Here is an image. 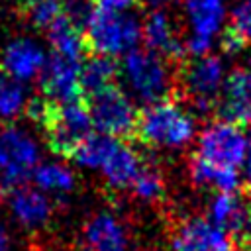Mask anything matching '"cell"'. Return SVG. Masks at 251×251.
Listing matches in <instances>:
<instances>
[{
  "label": "cell",
  "mask_w": 251,
  "mask_h": 251,
  "mask_svg": "<svg viewBox=\"0 0 251 251\" xmlns=\"http://www.w3.org/2000/svg\"><path fill=\"white\" fill-rule=\"evenodd\" d=\"M122 65L110 55H86L80 61V86L82 94H94L110 86H118Z\"/></svg>",
  "instance_id": "obj_14"
},
{
  "label": "cell",
  "mask_w": 251,
  "mask_h": 251,
  "mask_svg": "<svg viewBox=\"0 0 251 251\" xmlns=\"http://www.w3.org/2000/svg\"><path fill=\"white\" fill-rule=\"evenodd\" d=\"M222 84V63L214 55L182 59L175 73V96L192 98L198 108H210Z\"/></svg>",
  "instance_id": "obj_7"
},
{
  "label": "cell",
  "mask_w": 251,
  "mask_h": 251,
  "mask_svg": "<svg viewBox=\"0 0 251 251\" xmlns=\"http://www.w3.org/2000/svg\"><path fill=\"white\" fill-rule=\"evenodd\" d=\"M27 116L43 129L49 149L63 159H73L92 133V120L84 100L57 102L47 96H35L27 104Z\"/></svg>",
  "instance_id": "obj_1"
},
{
  "label": "cell",
  "mask_w": 251,
  "mask_h": 251,
  "mask_svg": "<svg viewBox=\"0 0 251 251\" xmlns=\"http://www.w3.org/2000/svg\"><path fill=\"white\" fill-rule=\"evenodd\" d=\"M247 147L249 139L245 137L243 129L220 120L210 124L200 133L198 151H194V155L212 167L237 171L239 165L247 159Z\"/></svg>",
  "instance_id": "obj_6"
},
{
  "label": "cell",
  "mask_w": 251,
  "mask_h": 251,
  "mask_svg": "<svg viewBox=\"0 0 251 251\" xmlns=\"http://www.w3.org/2000/svg\"><path fill=\"white\" fill-rule=\"evenodd\" d=\"M86 243L90 251H126L122 227L106 214H100L86 224Z\"/></svg>",
  "instance_id": "obj_18"
},
{
  "label": "cell",
  "mask_w": 251,
  "mask_h": 251,
  "mask_svg": "<svg viewBox=\"0 0 251 251\" xmlns=\"http://www.w3.org/2000/svg\"><path fill=\"white\" fill-rule=\"evenodd\" d=\"M33 178L39 186L51 190H69L73 186V175L61 165H43L33 171Z\"/></svg>",
  "instance_id": "obj_25"
},
{
  "label": "cell",
  "mask_w": 251,
  "mask_h": 251,
  "mask_svg": "<svg viewBox=\"0 0 251 251\" xmlns=\"http://www.w3.org/2000/svg\"><path fill=\"white\" fill-rule=\"evenodd\" d=\"M47 35H49L53 53L75 59V61H82L86 57L84 33L78 27H75L65 16H61L47 27Z\"/></svg>",
  "instance_id": "obj_16"
},
{
  "label": "cell",
  "mask_w": 251,
  "mask_h": 251,
  "mask_svg": "<svg viewBox=\"0 0 251 251\" xmlns=\"http://www.w3.org/2000/svg\"><path fill=\"white\" fill-rule=\"evenodd\" d=\"M218 116L222 122L233 126H249L251 124V71L235 69L227 75L222 84Z\"/></svg>",
  "instance_id": "obj_11"
},
{
  "label": "cell",
  "mask_w": 251,
  "mask_h": 251,
  "mask_svg": "<svg viewBox=\"0 0 251 251\" xmlns=\"http://www.w3.org/2000/svg\"><path fill=\"white\" fill-rule=\"evenodd\" d=\"M245 45H247L245 39H243L239 33H235L229 25L224 29V33H222V49H224L226 53H237V51H241Z\"/></svg>",
  "instance_id": "obj_28"
},
{
  "label": "cell",
  "mask_w": 251,
  "mask_h": 251,
  "mask_svg": "<svg viewBox=\"0 0 251 251\" xmlns=\"http://www.w3.org/2000/svg\"><path fill=\"white\" fill-rule=\"evenodd\" d=\"M175 251H233L229 237L214 224L192 218L184 224H178V229L173 237Z\"/></svg>",
  "instance_id": "obj_12"
},
{
  "label": "cell",
  "mask_w": 251,
  "mask_h": 251,
  "mask_svg": "<svg viewBox=\"0 0 251 251\" xmlns=\"http://www.w3.org/2000/svg\"><path fill=\"white\" fill-rule=\"evenodd\" d=\"M212 222L229 237L233 251H251V196L220 192L212 202Z\"/></svg>",
  "instance_id": "obj_8"
},
{
  "label": "cell",
  "mask_w": 251,
  "mask_h": 251,
  "mask_svg": "<svg viewBox=\"0 0 251 251\" xmlns=\"http://www.w3.org/2000/svg\"><path fill=\"white\" fill-rule=\"evenodd\" d=\"M96 6H102V8H108V10H122L126 6H131L135 2H141V0H94Z\"/></svg>",
  "instance_id": "obj_29"
},
{
  "label": "cell",
  "mask_w": 251,
  "mask_h": 251,
  "mask_svg": "<svg viewBox=\"0 0 251 251\" xmlns=\"http://www.w3.org/2000/svg\"><path fill=\"white\" fill-rule=\"evenodd\" d=\"M24 104V88L10 75H0V116L10 118L20 112Z\"/></svg>",
  "instance_id": "obj_24"
},
{
  "label": "cell",
  "mask_w": 251,
  "mask_h": 251,
  "mask_svg": "<svg viewBox=\"0 0 251 251\" xmlns=\"http://www.w3.org/2000/svg\"><path fill=\"white\" fill-rule=\"evenodd\" d=\"M0 251H8V235L0 226Z\"/></svg>",
  "instance_id": "obj_30"
},
{
  "label": "cell",
  "mask_w": 251,
  "mask_h": 251,
  "mask_svg": "<svg viewBox=\"0 0 251 251\" xmlns=\"http://www.w3.org/2000/svg\"><path fill=\"white\" fill-rule=\"evenodd\" d=\"M192 131V118L175 100H163L137 110L129 141L149 147H176L186 143Z\"/></svg>",
  "instance_id": "obj_2"
},
{
  "label": "cell",
  "mask_w": 251,
  "mask_h": 251,
  "mask_svg": "<svg viewBox=\"0 0 251 251\" xmlns=\"http://www.w3.org/2000/svg\"><path fill=\"white\" fill-rule=\"evenodd\" d=\"M186 10L194 25V33H196L194 37L212 41V35L218 31L226 16L222 0H188Z\"/></svg>",
  "instance_id": "obj_20"
},
{
  "label": "cell",
  "mask_w": 251,
  "mask_h": 251,
  "mask_svg": "<svg viewBox=\"0 0 251 251\" xmlns=\"http://www.w3.org/2000/svg\"><path fill=\"white\" fill-rule=\"evenodd\" d=\"M247 190H249V196H251V157H247Z\"/></svg>",
  "instance_id": "obj_31"
},
{
  "label": "cell",
  "mask_w": 251,
  "mask_h": 251,
  "mask_svg": "<svg viewBox=\"0 0 251 251\" xmlns=\"http://www.w3.org/2000/svg\"><path fill=\"white\" fill-rule=\"evenodd\" d=\"M104 175L110 178L112 184L116 186H131L139 169H141V161L137 157V153L124 143L118 141V145L114 147V151L108 155V159L102 165Z\"/></svg>",
  "instance_id": "obj_17"
},
{
  "label": "cell",
  "mask_w": 251,
  "mask_h": 251,
  "mask_svg": "<svg viewBox=\"0 0 251 251\" xmlns=\"http://www.w3.org/2000/svg\"><path fill=\"white\" fill-rule=\"evenodd\" d=\"M141 37L149 51L161 55L173 65H178L182 59H186V47L176 39L173 24L163 10L149 12L141 27Z\"/></svg>",
  "instance_id": "obj_13"
},
{
  "label": "cell",
  "mask_w": 251,
  "mask_h": 251,
  "mask_svg": "<svg viewBox=\"0 0 251 251\" xmlns=\"http://www.w3.org/2000/svg\"><path fill=\"white\" fill-rule=\"evenodd\" d=\"M190 175L196 182L200 184H208L218 188L220 192H231L237 188L239 178H237V171H227V169H218L208 165L206 161H202L198 155L192 153L190 157Z\"/></svg>",
  "instance_id": "obj_21"
},
{
  "label": "cell",
  "mask_w": 251,
  "mask_h": 251,
  "mask_svg": "<svg viewBox=\"0 0 251 251\" xmlns=\"http://www.w3.org/2000/svg\"><path fill=\"white\" fill-rule=\"evenodd\" d=\"M229 27L235 33H239L245 39V43H251V0H243L233 8Z\"/></svg>",
  "instance_id": "obj_27"
},
{
  "label": "cell",
  "mask_w": 251,
  "mask_h": 251,
  "mask_svg": "<svg viewBox=\"0 0 251 251\" xmlns=\"http://www.w3.org/2000/svg\"><path fill=\"white\" fill-rule=\"evenodd\" d=\"M122 71L137 96L149 104L175 100V75L161 55L149 49H133L126 55Z\"/></svg>",
  "instance_id": "obj_4"
},
{
  "label": "cell",
  "mask_w": 251,
  "mask_h": 251,
  "mask_svg": "<svg viewBox=\"0 0 251 251\" xmlns=\"http://www.w3.org/2000/svg\"><path fill=\"white\" fill-rule=\"evenodd\" d=\"M84 106L90 114L92 127L114 139L129 141L137 110L131 106L120 86H110L84 96Z\"/></svg>",
  "instance_id": "obj_5"
},
{
  "label": "cell",
  "mask_w": 251,
  "mask_h": 251,
  "mask_svg": "<svg viewBox=\"0 0 251 251\" xmlns=\"http://www.w3.org/2000/svg\"><path fill=\"white\" fill-rule=\"evenodd\" d=\"M131 188L137 196H141L145 200H151V198H157V196L163 194V178L155 169L141 165Z\"/></svg>",
  "instance_id": "obj_26"
},
{
  "label": "cell",
  "mask_w": 251,
  "mask_h": 251,
  "mask_svg": "<svg viewBox=\"0 0 251 251\" xmlns=\"http://www.w3.org/2000/svg\"><path fill=\"white\" fill-rule=\"evenodd\" d=\"M43 67V55L31 41L20 39L8 45L4 53V71L14 78H29Z\"/></svg>",
  "instance_id": "obj_15"
},
{
  "label": "cell",
  "mask_w": 251,
  "mask_h": 251,
  "mask_svg": "<svg viewBox=\"0 0 251 251\" xmlns=\"http://www.w3.org/2000/svg\"><path fill=\"white\" fill-rule=\"evenodd\" d=\"M86 251H90V249H88V247H86Z\"/></svg>",
  "instance_id": "obj_32"
},
{
  "label": "cell",
  "mask_w": 251,
  "mask_h": 251,
  "mask_svg": "<svg viewBox=\"0 0 251 251\" xmlns=\"http://www.w3.org/2000/svg\"><path fill=\"white\" fill-rule=\"evenodd\" d=\"M35 161L37 149L25 133L14 127L0 129V175L6 186L20 184L33 171Z\"/></svg>",
  "instance_id": "obj_10"
},
{
  "label": "cell",
  "mask_w": 251,
  "mask_h": 251,
  "mask_svg": "<svg viewBox=\"0 0 251 251\" xmlns=\"http://www.w3.org/2000/svg\"><path fill=\"white\" fill-rule=\"evenodd\" d=\"M141 37V27L131 16L120 10H108L96 6L88 27L84 29L86 55H110L133 51V45Z\"/></svg>",
  "instance_id": "obj_3"
},
{
  "label": "cell",
  "mask_w": 251,
  "mask_h": 251,
  "mask_svg": "<svg viewBox=\"0 0 251 251\" xmlns=\"http://www.w3.org/2000/svg\"><path fill=\"white\" fill-rule=\"evenodd\" d=\"M80 61L51 53L39 71V82L43 96L57 102H82L80 86Z\"/></svg>",
  "instance_id": "obj_9"
},
{
  "label": "cell",
  "mask_w": 251,
  "mask_h": 251,
  "mask_svg": "<svg viewBox=\"0 0 251 251\" xmlns=\"http://www.w3.org/2000/svg\"><path fill=\"white\" fill-rule=\"evenodd\" d=\"M20 16L29 25L47 29L63 16V0H24L20 2Z\"/></svg>",
  "instance_id": "obj_22"
},
{
  "label": "cell",
  "mask_w": 251,
  "mask_h": 251,
  "mask_svg": "<svg viewBox=\"0 0 251 251\" xmlns=\"http://www.w3.org/2000/svg\"><path fill=\"white\" fill-rule=\"evenodd\" d=\"M118 145V141L110 135L104 133H90L82 145L76 149V153L73 155L75 161L88 165V167H102L104 161L108 159V155L114 151V147Z\"/></svg>",
  "instance_id": "obj_23"
},
{
  "label": "cell",
  "mask_w": 251,
  "mask_h": 251,
  "mask_svg": "<svg viewBox=\"0 0 251 251\" xmlns=\"http://www.w3.org/2000/svg\"><path fill=\"white\" fill-rule=\"evenodd\" d=\"M10 204L20 222L31 227L45 224L51 214V206L45 200V196L35 192L33 188H16L10 198Z\"/></svg>",
  "instance_id": "obj_19"
}]
</instances>
